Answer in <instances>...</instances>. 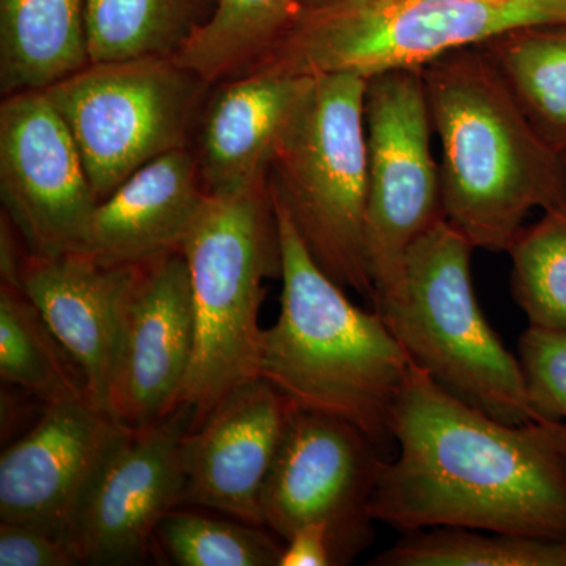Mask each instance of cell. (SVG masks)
Wrapping results in <instances>:
<instances>
[{"label": "cell", "mask_w": 566, "mask_h": 566, "mask_svg": "<svg viewBox=\"0 0 566 566\" xmlns=\"http://www.w3.org/2000/svg\"><path fill=\"white\" fill-rule=\"evenodd\" d=\"M193 422L191 406L178 405L159 422L122 436L71 526L81 565H140L155 553L159 524L182 504V441Z\"/></svg>", "instance_id": "7c38bea8"}, {"label": "cell", "mask_w": 566, "mask_h": 566, "mask_svg": "<svg viewBox=\"0 0 566 566\" xmlns=\"http://www.w3.org/2000/svg\"><path fill=\"white\" fill-rule=\"evenodd\" d=\"M363 2H370V0H307V2L304 3L303 9H305V7L349 6V3Z\"/></svg>", "instance_id": "4dcf8cb0"}, {"label": "cell", "mask_w": 566, "mask_h": 566, "mask_svg": "<svg viewBox=\"0 0 566 566\" xmlns=\"http://www.w3.org/2000/svg\"><path fill=\"white\" fill-rule=\"evenodd\" d=\"M536 132L566 159V24H531L480 43Z\"/></svg>", "instance_id": "44dd1931"}, {"label": "cell", "mask_w": 566, "mask_h": 566, "mask_svg": "<svg viewBox=\"0 0 566 566\" xmlns=\"http://www.w3.org/2000/svg\"><path fill=\"white\" fill-rule=\"evenodd\" d=\"M290 411L289 401L263 378L223 395L182 441L181 506L263 526L262 491Z\"/></svg>", "instance_id": "9a60e30c"}, {"label": "cell", "mask_w": 566, "mask_h": 566, "mask_svg": "<svg viewBox=\"0 0 566 566\" xmlns=\"http://www.w3.org/2000/svg\"><path fill=\"white\" fill-rule=\"evenodd\" d=\"M80 556L69 539L22 523L0 521V566H74Z\"/></svg>", "instance_id": "83f0119b"}, {"label": "cell", "mask_w": 566, "mask_h": 566, "mask_svg": "<svg viewBox=\"0 0 566 566\" xmlns=\"http://www.w3.org/2000/svg\"><path fill=\"white\" fill-rule=\"evenodd\" d=\"M368 200L365 253L375 297L403 273L406 253L446 219L441 167L431 151L430 107L422 69L370 77L365 93Z\"/></svg>", "instance_id": "9c48e42d"}, {"label": "cell", "mask_w": 566, "mask_h": 566, "mask_svg": "<svg viewBox=\"0 0 566 566\" xmlns=\"http://www.w3.org/2000/svg\"><path fill=\"white\" fill-rule=\"evenodd\" d=\"M155 546L178 566H279L283 549L270 528L180 509L164 517Z\"/></svg>", "instance_id": "484cf974"}, {"label": "cell", "mask_w": 566, "mask_h": 566, "mask_svg": "<svg viewBox=\"0 0 566 566\" xmlns=\"http://www.w3.org/2000/svg\"><path fill=\"white\" fill-rule=\"evenodd\" d=\"M517 357L536 415L566 423V334L528 326L520 337Z\"/></svg>", "instance_id": "4316f807"}, {"label": "cell", "mask_w": 566, "mask_h": 566, "mask_svg": "<svg viewBox=\"0 0 566 566\" xmlns=\"http://www.w3.org/2000/svg\"><path fill=\"white\" fill-rule=\"evenodd\" d=\"M136 266H103L66 253L43 259L28 253L21 285L52 334L87 379L88 397L106 409L118 315Z\"/></svg>", "instance_id": "ac0fdd59"}, {"label": "cell", "mask_w": 566, "mask_h": 566, "mask_svg": "<svg viewBox=\"0 0 566 566\" xmlns=\"http://www.w3.org/2000/svg\"><path fill=\"white\" fill-rule=\"evenodd\" d=\"M193 311L181 251L137 264L123 294L106 411L129 431L169 416L191 367Z\"/></svg>", "instance_id": "4fadbf2b"}, {"label": "cell", "mask_w": 566, "mask_h": 566, "mask_svg": "<svg viewBox=\"0 0 566 566\" xmlns=\"http://www.w3.org/2000/svg\"><path fill=\"white\" fill-rule=\"evenodd\" d=\"M273 197V196H271ZM281 237V312L264 329L260 378L293 409L359 428L385 453L411 360L376 308L364 311L305 248L273 199Z\"/></svg>", "instance_id": "3957f363"}, {"label": "cell", "mask_w": 566, "mask_h": 566, "mask_svg": "<svg viewBox=\"0 0 566 566\" xmlns=\"http://www.w3.org/2000/svg\"><path fill=\"white\" fill-rule=\"evenodd\" d=\"M28 249L9 216L0 214V285L22 289L21 275L28 259Z\"/></svg>", "instance_id": "f546056e"}, {"label": "cell", "mask_w": 566, "mask_h": 566, "mask_svg": "<svg viewBox=\"0 0 566 566\" xmlns=\"http://www.w3.org/2000/svg\"><path fill=\"white\" fill-rule=\"evenodd\" d=\"M367 84L356 74L314 77L275 145L268 185L324 273L374 304L365 253Z\"/></svg>", "instance_id": "52a82bcc"}, {"label": "cell", "mask_w": 566, "mask_h": 566, "mask_svg": "<svg viewBox=\"0 0 566 566\" xmlns=\"http://www.w3.org/2000/svg\"><path fill=\"white\" fill-rule=\"evenodd\" d=\"M531 24H566L565 0H370L305 7L245 74L370 77L423 69L460 48Z\"/></svg>", "instance_id": "8992f818"}, {"label": "cell", "mask_w": 566, "mask_h": 566, "mask_svg": "<svg viewBox=\"0 0 566 566\" xmlns=\"http://www.w3.org/2000/svg\"><path fill=\"white\" fill-rule=\"evenodd\" d=\"M506 252L513 297L528 326L566 334V205L524 227Z\"/></svg>", "instance_id": "d4e9b609"}, {"label": "cell", "mask_w": 566, "mask_h": 566, "mask_svg": "<svg viewBox=\"0 0 566 566\" xmlns=\"http://www.w3.org/2000/svg\"><path fill=\"white\" fill-rule=\"evenodd\" d=\"M181 253L193 311L191 367L178 405L199 423L234 387L260 378L264 281L282 275L277 214L268 180L208 196Z\"/></svg>", "instance_id": "277c9868"}, {"label": "cell", "mask_w": 566, "mask_h": 566, "mask_svg": "<svg viewBox=\"0 0 566 566\" xmlns=\"http://www.w3.org/2000/svg\"><path fill=\"white\" fill-rule=\"evenodd\" d=\"M385 463L354 424L292 408L262 491L263 526L285 539L304 524L326 523L367 546Z\"/></svg>", "instance_id": "8fae6325"}, {"label": "cell", "mask_w": 566, "mask_h": 566, "mask_svg": "<svg viewBox=\"0 0 566 566\" xmlns=\"http://www.w3.org/2000/svg\"><path fill=\"white\" fill-rule=\"evenodd\" d=\"M314 77L244 74L212 84L192 151L208 196L268 180L275 145Z\"/></svg>", "instance_id": "e0dca14e"}, {"label": "cell", "mask_w": 566, "mask_h": 566, "mask_svg": "<svg viewBox=\"0 0 566 566\" xmlns=\"http://www.w3.org/2000/svg\"><path fill=\"white\" fill-rule=\"evenodd\" d=\"M219 0H85L91 63L175 59Z\"/></svg>", "instance_id": "ffe728a7"}, {"label": "cell", "mask_w": 566, "mask_h": 566, "mask_svg": "<svg viewBox=\"0 0 566 566\" xmlns=\"http://www.w3.org/2000/svg\"><path fill=\"white\" fill-rule=\"evenodd\" d=\"M207 199L192 148L167 153L98 203L76 253L118 268L181 251Z\"/></svg>", "instance_id": "2e32d148"}, {"label": "cell", "mask_w": 566, "mask_h": 566, "mask_svg": "<svg viewBox=\"0 0 566 566\" xmlns=\"http://www.w3.org/2000/svg\"><path fill=\"white\" fill-rule=\"evenodd\" d=\"M126 431L91 398L48 405L0 457V521L70 542L82 501Z\"/></svg>", "instance_id": "5bb4252c"}, {"label": "cell", "mask_w": 566, "mask_h": 566, "mask_svg": "<svg viewBox=\"0 0 566 566\" xmlns=\"http://www.w3.org/2000/svg\"><path fill=\"white\" fill-rule=\"evenodd\" d=\"M374 566H566V539L468 527L406 532Z\"/></svg>", "instance_id": "cb8c5ba5"}, {"label": "cell", "mask_w": 566, "mask_h": 566, "mask_svg": "<svg viewBox=\"0 0 566 566\" xmlns=\"http://www.w3.org/2000/svg\"><path fill=\"white\" fill-rule=\"evenodd\" d=\"M422 76L441 140L446 221L475 249L506 252L532 210L566 205V159L480 44L434 59Z\"/></svg>", "instance_id": "7a4b0ae2"}, {"label": "cell", "mask_w": 566, "mask_h": 566, "mask_svg": "<svg viewBox=\"0 0 566 566\" xmlns=\"http://www.w3.org/2000/svg\"><path fill=\"white\" fill-rule=\"evenodd\" d=\"M0 378L41 405L88 397L87 379L22 289L0 285Z\"/></svg>", "instance_id": "7402d4cb"}, {"label": "cell", "mask_w": 566, "mask_h": 566, "mask_svg": "<svg viewBox=\"0 0 566 566\" xmlns=\"http://www.w3.org/2000/svg\"><path fill=\"white\" fill-rule=\"evenodd\" d=\"M91 63L85 0H0V93L48 91Z\"/></svg>", "instance_id": "d6986e66"}, {"label": "cell", "mask_w": 566, "mask_h": 566, "mask_svg": "<svg viewBox=\"0 0 566 566\" xmlns=\"http://www.w3.org/2000/svg\"><path fill=\"white\" fill-rule=\"evenodd\" d=\"M365 545L326 523L297 527L282 549L279 566H340L352 564Z\"/></svg>", "instance_id": "f1b7e54d"}, {"label": "cell", "mask_w": 566, "mask_h": 566, "mask_svg": "<svg viewBox=\"0 0 566 566\" xmlns=\"http://www.w3.org/2000/svg\"><path fill=\"white\" fill-rule=\"evenodd\" d=\"M474 245L441 219L406 253L400 281L379 294L382 315L415 367L464 403L506 423L539 419L520 357L510 353L476 301Z\"/></svg>", "instance_id": "5b68a950"}, {"label": "cell", "mask_w": 566, "mask_h": 566, "mask_svg": "<svg viewBox=\"0 0 566 566\" xmlns=\"http://www.w3.org/2000/svg\"><path fill=\"white\" fill-rule=\"evenodd\" d=\"M212 84L175 59L88 63L44 91L99 202L159 156L192 148Z\"/></svg>", "instance_id": "ba28073f"}, {"label": "cell", "mask_w": 566, "mask_h": 566, "mask_svg": "<svg viewBox=\"0 0 566 566\" xmlns=\"http://www.w3.org/2000/svg\"><path fill=\"white\" fill-rule=\"evenodd\" d=\"M0 200L31 255L80 251L99 200L73 134L44 91L0 103Z\"/></svg>", "instance_id": "30bf717a"}, {"label": "cell", "mask_w": 566, "mask_h": 566, "mask_svg": "<svg viewBox=\"0 0 566 566\" xmlns=\"http://www.w3.org/2000/svg\"><path fill=\"white\" fill-rule=\"evenodd\" d=\"M307 0H219L210 22L175 61L210 84L244 76L281 39Z\"/></svg>", "instance_id": "603a6c76"}, {"label": "cell", "mask_w": 566, "mask_h": 566, "mask_svg": "<svg viewBox=\"0 0 566 566\" xmlns=\"http://www.w3.org/2000/svg\"><path fill=\"white\" fill-rule=\"evenodd\" d=\"M392 434L398 453L371 495L375 523L566 539L565 422H502L411 364Z\"/></svg>", "instance_id": "6da1fadb"}]
</instances>
